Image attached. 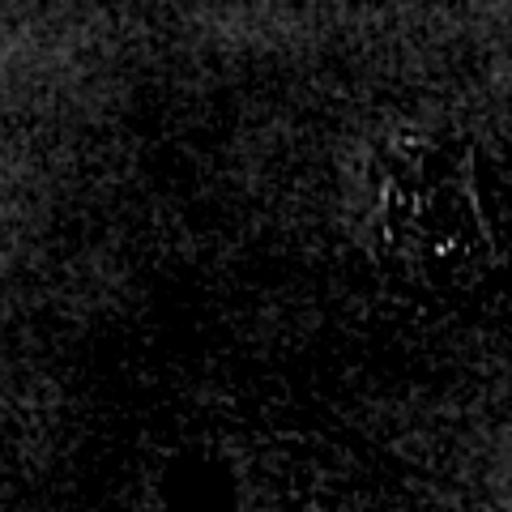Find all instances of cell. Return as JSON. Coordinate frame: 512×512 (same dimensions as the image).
Instances as JSON below:
<instances>
[{
    "label": "cell",
    "instance_id": "cell-1",
    "mask_svg": "<svg viewBox=\"0 0 512 512\" xmlns=\"http://www.w3.org/2000/svg\"><path fill=\"white\" fill-rule=\"evenodd\" d=\"M363 214L376 252L419 282L466 286L495 261L478 154L466 137L393 133L367 158Z\"/></svg>",
    "mask_w": 512,
    "mask_h": 512
}]
</instances>
